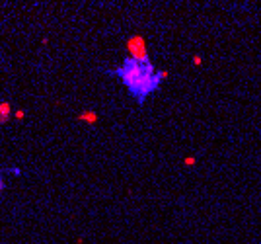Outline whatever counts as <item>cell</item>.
<instances>
[{"mask_svg":"<svg viewBox=\"0 0 261 244\" xmlns=\"http://www.w3.org/2000/svg\"><path fill=\"white\" fill-rule=\"evenodd\" d=\"M113 74L121 80L129 94L136 104H144L160 88L166 78L164 70H158L148 55H130L125 57L123 63L113 70Z\"/></svg>","mask_w":261,"mask_h":244,"instance_id":"obj_1","label":"cell"},{"mask_svg":"<svg viewBox=\"0 0 261 244\" xmlns=\"http://www.w3.org/2000/svg\"><path fill=\"white\" fill-rule=\"evenodd\" d=\"M2 188H4V180L0 178V191H2Z\"/></svg>","mask_w":261,"mask_h":244,"instance_id":"obj_2","label":"cell"}]
</instances>
